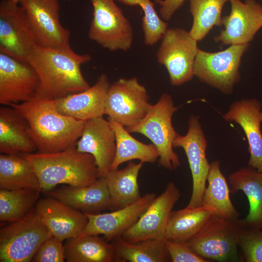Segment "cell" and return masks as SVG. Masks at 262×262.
I'll use <instances>...</instances> for the list:
<instances>
[{
	"label": "cell",
	"mask_w": 262,
	"mask_h": 262,
	"mask_svg": "<svg viewBox=\"0 0 262 262\" xmlns=\"http://www.w3.org/2000/svg\"><path fill=\"white\" fill-rule=\"evenodd\" d=\"M227 121H234L243 129L248 143V166L262 172V104L257 99L236 100L223 115Z\"/></svg>",
	"instance_id": "obj_20"
},
{
	"label": "cell",
	"mask_w": 262,
	"mask_h": 262,
	"mask_svg": "<svg viewBox=\"0 0 262 262\" xmlns=\"http://www.w3.org/2000/svg\"><path fill=\"white\" fill-rule=\"evenodd\" d=\"M160 5V17L164 21L170 20L174 13L180 8L186 0H154Z\"/></svg>",
	"instance_id": "obj_38"
},
{
	"label": "cell",
	"mask_w": 262,
	"mask_h": 262,
	"mask_svg": "<svg viewBox=\"0 0 262 262\" xmlns=\"http://www.w3.org/2000/svg\"><path fill=\"white\" fill-rule=\"evenodd\" d=\"M231 11L222 18L224 29L214 37L222 45L249 43L262 27V6L255 0H229Z\"/></svg>",
	"instance_id": "obj_17"
},
{
	"label": "cell",
	"mask_w": 262,
	"mask_h": 262,
	"mask_svg": "<svg viewBox=\"0 0 262 262\" xmlns=\"http://www.w3.org/2000/svg\"><path fill=\"white\" fill-rule=\"evenodd\" d=\"M93 8L89 38L111 51H127L133 32L129 20L114 0H89Z\"/></svg>",
	"instance_id": "obj_8"
},
{
	"label": "cell",
	"mask_w": 262,
	"mask_h": 262,
	"mask_svg": "<svg viewBox=\"0 0 262 262\" xmlns=\"http://www.w3.org/2000/svg\"><path fill=\"white\" fill-rule=\"evenodd\" d=\"M91 60L89 54H78L71 48H47L36 44L26 60L39 78L35 97L56 100L88 89L90 86L81 67Z\"/></svg>",
	"instance_id": "obj_1"
},
{
	"label": "cell",
	"mask_w": 262,
	"mask_h": 262,
	"mask_svg": "<svg viewBox=\"0 0 262 262\" xmlns=\"http://www.w3.org/2000/svg\"><path fill=\"white\" fill-rule=\"evenodd\" d=\"M229 0H189L193 21L190 35L196 41L203 39L214 26L223 25L221 13Z\"/></svg>",
	"instance_id": "obj_32"
},
{
	"label": "cell",
	"mask_w": 262,
	"mask_h": 262,
	"mask_svg": "<svg viewBox=\"0 0 262 262\" xmlns=\"http://www.w3.org/2000/svg\"><path fill=\"white\" fill-rule=\"evenodd\" d=\"M146 88L136 77L121 78L109 89L105 115L124 127L132 126L147 114L151 104Z\"/></svg>",
	"instance_id": "obj_10"
},
{
	"label": "cell",
	"mask_w": 262,
	"mask_h": 262,
	"mask_svg": "<svg viewBox=\"0 0 262 262\" xmlns=\"http://www.w3.org/2000/svg\"><path fill=\"white\" fill-rule=\"evenodd\" d=\"M34 210L51 235L62 242L79 236L88 223L85 213L49 196L38 200Z\"/></svg>",
	"instance_id": "obj_19"
},
{
	"label": "cell",
	"mask_w": 262,
	"mask_h": 262,
	"mask_svg": "<svg viewBox=\"0 0 262 262\" xmlns=\"http://www.w3.org/2000/svg\"><path fill=\"white\" fill-rule=\"evenodd\" d=\"M65 260L67 262H113V246L98 235L78 236L66 240Z\"/></svg>",
	"instance_id": "obj_27"
},
{
	"label": "cell",
	"mask_w": 262,
	"mask_h": 262,
	"mask_svg": "<svg viewBox=\"0 0 262 262\" xmlns=\"http://www.w3.org/2000/svg\"><path fill=\"white\" fill-rule=\"evenodd\" d=\"M9 106L27 120L32 138L40 153H54L75 146L81 136L85 121L61 113L55 100L35 97L30 101Z\"/></svg>",
	"instance_id": "obj_2"
},
{
	"label": "cell",
	"mask_w": 262,
	"mask_h": 262,
	"mask_svg": "<svg viewBox=\"0 0 262 262\" xmlns=\"http://www.w3.org/2000/svg\"><path fill=\"white\" fill-rule=\"evenodd\" d=\"M180 196V191L175 183L168 182L164 191L156 196L137 221L120 237L130 243L147 239L165 240L171 213Z\"/></svg>",
	"instance_id": "obj_14"
},
{
	"label": "cell",
	"mask_w": 262,
	"mask_h": 262,
	"mask_svg": "<svg viewBox=\"0 0 262 262\" xmlns=\"http://www.w3.org/2000/svg\"><path fill=\"white\" fill-rule=\"evenodd\" d=\"M36 44L53 48H71L70 32L59 19L58 0H21Z\"/></svg>",
	"instance_id": "obj_13"
},
{
	"label": "cell",
	"mask_w": 262,
	"mask_h": 262,
	"mask_svg": "<svg viewBox=\"0 0 262 262\" xmlns=\"http://www.w3.org/2000/svg\"><path fill=\"white\" fill-rule=\"evenodd\" d=\"M232 194L243 191L249 202V211L241 225L251 229H262V172L249 166L241 168L229 176Z\"/></svg>",
	"instance_id": "obj_24"
},
{
	"label": "cell",
	"mask_w": 262,
	"mask_h": 262,
	"mask_svg": "<svg viewBox=\"0 0 262 262\" xmlns=\"http://www.w3.org/2000/svg\"><path fill=\"white\" fill-rule=\"evenodd\" d=\"M0 188L32 189L41 192L38 177L22 154L0 155Z\"/></svg>",
	"instance_id": "obj_28"
},
{
	"label": "cell",
	"mask_w": 262,
	"mask_h": 262,
	"mask_svg": "<svg viewBox=\"0 0 262 262\" xmlns=\"http://www.w3.org/2000/svg\"><path fill=\"white\" fill-rule=\"evenodd\" d=\"M36 45L24 8L11 0L0 3V52L26 62Z\"/></svg>",
	"instance_id": "obj_11"
},
{
	"label": "cell",
	"mask_w": 262,
	"mask_h": 262,
	"mask_svg": "<svg viewBox=\"0 0 262 262\" xmlns=\"http://www.w3.org/2000/svg\"><path fill=\"white\" fill-rule=\"evenodd\" d=\"M143 164L131 161L122 169L111 170L105 177L112 203V210L129 206L139 200L138 178Z\"/></svg>",
	"instance_id": "obj_25"
},
{
	"label": "cell",
	"mask_w": 262,
	"mask_h": 262,
	"mask_svg": "<svg viewBox=\"0 0 262 262\" xmlns=\"http://www.w3.org/2000/svg\"><path fill=\"white\" fill-rule=\"evenodd\" d=\"M115 133L116 153L111 170L117 169L122 164L132 160L140 162L153 163L159 158L153 144H146L133 137L123 125L108 117Z\"/></svg>",
	"instance_id": "obj_31"
},
{
	"label": "cell",
	"mask_w": 262,
	"mask_h": 262,
	"mask_svg": "<svg viewBox=\"0 0 262 262\" xmlns=\"http://www.w3.org/2000/svg\"><path fill=\"white\" fill-rule=\"evenodd\" d=\"M117 0L127 6H138L142 10V28L145 45L153 46L162 39L168 29V24L158 15L154 2L151 0Z\"/></svg>",
	"instance_id": "obj_34"
},
{
	"label": "cell",
	"mask_w": 262,
	"mask_h": 262,
	"mask_svg": "<svg viewBox=\"0 0 262 262\" xmlns=\"http://www.w3.org/2000/svg\"><path fill=\"white\" fill-rule=\"evenodd\" d=\"M43 192L47 196L84 213H98L105 209H112L110 194L104 177L99 178L87 186L75 187L67 185Z\"/></svg>",
	"instance_id": "obj_22"
},
{
	"label": "cell",
	"mask_w": 262,
	"mask_h": 262,
	"mask_svg": "<svg viewBox=\"0 0 262 262\" xmlns=\"http://www.w3.org/2000/svg\"><path fill=\"white\" fill-rule=\"evenodd\" d=\"M206 186L201 205L210 209L214 214L223 218L238 219L239 213L233 206L230 197V189L223 174L218 161L210 163Z\"/></svg>",
	"instance_id": "obj_26"
},
{
	"label": "cell",
	"mask_w": 262,
	"mask_h": 262,
	"mask_svg": "<svg viewBox=\"0 0 262 262\" xmlns=\"http://www.w3.org/2000/svg\"><path fill=\"white\" fill-rule=\"evenodd\" d=\"M11 0L15 3H18L21 0Z\"/></svg>",
	"instance_id": "obj_39"
},
{
	"label": "cell",
	"mask_w": 262,
	"mask_h": 262,
	"mask_svg": "<svg viewBox=\"0 0 262 262\" xmlns=\"http://www.w3.org/2000/svg\"><path fill=\"white\" fill-rule=\"evenodd\" d=\"M242 227L239 219L228 220L214 214L188 243L194 252L209 262H238Z\"/></svg>",
	"instance_id": "obj_7"
},
{
	"label": "cell",
	"mask_w": 262,
	"mask_h": 262,
	"mask_svg": "<svg viewBox=\"0 0 262 262\" xmlns=\"http://www.w3.org/2000/svg\"><path fill=\"white\" fill-rule=\"evenodd\" d=\"M51 236L34 208L21 219L0 229V262H32L41 244Z\"/></svg>",
	"instance_id": "obj_5"
},
{
	"label": "cell",
	"mask_w": 262,
	"mask_h": 262,
	"mask_svg": "<svg viewBox=\"0 0 262 262\" xmlns=\"http://www.w3.org/2000/svg\"><path fill=\"white\" fill-rule=\"evenodd\" d=\"M178 109L171 96L164 93L158 102L151 105L146 116L137 124L126 129L130 133H140L148 138L159 154V164L172 170L180 164L173 150V141L178 133L172 123L173 114Z\"/></svg>",
	"instance_id": "obj_4"
},
{
	"label": "cell",
	"mask_w": 262,
	"mask_h": 262,
	"mask_svg": "<svg viewBox=\"0 0 262 262\" xmlns=\"http://www.w3.org/2000/svg\"><path fill=\"white\" fill-rule=\"evenodd\" d=\"M156 54L157 62L164 66L171 85L179 86L194 76V66L198 48L189 32L182 28H168Z\"/></svg>",
	"instance_id": "obj_9"
},
{
	"label": "cell",
	"mask_w": 262,
	"mask_h": 262,
	"mask_svg": "<svg viewBox=\"0 0 262 262\" xmlns=\"http://www.w3.org/2000/svg\"><path fill=\"white\" fill-rule=\"evenodd\" d=\"M238 246L244 261L262 262V229L242 226Z\"/></svg>",
	"instance_id": "obj_35"
},
{
	"label": "cell",
	"mask_w": 262,
	"mask_h": 262,
	"mask_svg": "<svg viewBox=\"0 0 262 262\" xmlns=\"http://www.w3.org/2000/svg\"><path fill=\"white\" fill-rule=\"evenodd\" d=\"M173 147L183 149L191 172L193 189L187 206H200L206 187L210 163L206 157L207 141L199 121V116H190L187 133L185 135L178 133L173 141Z\"/></svg>",
	"instance_id": "obj_12"
},
{
	"label": "cell",
	"mask_w": 262,
	"mask_h": 262,
	"mask_svg": "<svg viewBox=\"0 0 262 262\" xmlns=\"http://www.w3.org/2000/svg\"><path fill=\"white\" fill-rule=\"evenodd\" d=\"M76 148L79 152L93 156L99 178H105L110 170L116 153L115 135L109 121L103 116L85 120Z\"/></svg>",
	"instance_id": "obj_16"
},
{
	"label": "cell",
	"mask_w": 262,
	"mask_h": 262,
	"mask_svg": "<svg viewBox=\"0 0 262 262\" xmlns=\"http://www.w3.org/2000/svg\"><path fill=\"white\" fill-rule=\"evenodd\" d=\"M249 46V43L231 45L215 52L198 48L194 66V76L224 94H231L234 85L241 80V58Z\"/></svg>",
	"instance_id": "obj_6"
},
{
	"label": "cell",
	"mask_w": 262,
	"mask_h": 262,
	"mask_svg": "<svg viewBox=\"0 0 262 262\" xmlns=\"http://www.w3.org/2000/svg\"><path fill=\"white\" fill-rule=\"evenodd\" d=\"M156 196L154 193L146 194L134 203L110 213H85L88 223L79 236L102 235L108 242L121 236L137 221Z\"/></svg>",
	"instance_id": "obj_18"
},
{
	"label": "cell",
	"mask_w": 262,
	"mask_h": 262,
	"mask_svg": "<svg viewBox=\"0 0 262 262\" xmlns=\"http://www.w3.org/2000/svg\"><path fill=\"white\" fill-rule=\"evenodd\" d=\"M165 245L173 262H209L194 252L187 242L165 240Z\"/></svg>",
	"instance_id": "obj_37"
},
{
	"label": "cell",
	"mask_w": 262,
	"mask_h": 262,
	"mask_svg": "<svg viewBox=\"0 0 262 262\" xmlns=\"http://www.w3.org/2000/svg\"><path fill=\"white\" fill-rule=\"evenodd\" d=\"M165 240L147 239L134 243L120 236L112 241L115 262H165L171 260L165 247Z\"/></svg>",
	"instance_id": "obj_29"
},
{
	"label": "cell",
	"mask_w": 262,
	"mask_h": 262,
	"mask_svg": "<svg viewBox=\"0 0 262 262\" xmlns=\"http://www.w3.org/2000/svg\"><path fill=\"white\" fill-rule=\"evenodd\" d=\"M38 76L28 63L0 52V103L9 106L34 98Z\"/></svg>",
	"instance_id": "obj_15"
},
{
	"label": "cell",
	"mask_w": 262,
	"mask_h": 262,
	"mask_svg": "<svg viewBox=\"0 0 262 262\" xmlns=\"http://www.w3.org/2000/svg\"><path fill=\"white\" fill-rule=\"evenodd\" d=\"M40 192L32 189H0V221L12 223L24 217L35 205Z\"/></svg>",
	"instance_id": "obj_33"
},
{
	"label": "cell",
	"mask_w": 262,
	"mask_h": 262,
	"mask_svg": "<svg viewBox=\"0 0 262 262\" xmlns=\"http://www.w3.org/2000/svg\"><path fill=\"white\" fill-rule=\"evenodd\" d=\"M37 150L26 118L11 106L0 108V152L27 154Z\"/></svg>",
	"instance_id": "obj_23"
},
{
	"label": "cell",
	"mask_w": 262,
	"mask_h": 262,
	"mask_svg": "<svg viewBox=\"0 0 262 262\" xmlns=\"http://www.w3.org/2000/svg\"><path fill=\"white\" fill-rule=\"evenodd\" d=\"M62 242L54 236H51L41 244L33 256L32 262H64L65 247Z\"/></svg>",
	"instance_id": "obj_36"
},
{
	"label": "cell",
	"mask_w": 262,
	"mask_h": 262,
	"mask_svg": "<svg viewBox=\"0 0 262 262\" xmlns=\"http://www.w3.org/2000/svg\"><path fill=\"white\" fill-rule=\"evenodd\" d=\"M202 205L172 211L167 224L165 240L188 242L192 239L214 215Z\"/></svg>",
	"instance_id": "obj_30"
},
{
	"label": "cell",
	"mask_w": 262,
	"mask_h": 262,
	"mask_svg": "<svg viewBox=\"0 0 262 262\" xmlns=\"http://www.w3.org/2000/svg\"><path fill=\"white\" fill-rule=\"evenodd\" d=\"M22 154L36 173L43 192L53 189L60 184L87 186L99 178L93 156L78 151L76 146L54 153Z\"/></svg>",
	"instance_id": "obj_3"
},
{
	"label": "cell",
	"mask_w": 262,
	"mask_h": 262,
	"mask_svg": "<svg viewBox=\"0 0 262 262\" xmlns=\"http://www.w3.org/2000/svg\"><path fill=\"white\" fill-rule=\"evenodd\" d=\"M110 85L107 75L102 73L88 89L55 100L57 108L64 115L83 121L103 116Z\"/></svg>",
	"instance_id": "obj_21"
}]
</instances>
